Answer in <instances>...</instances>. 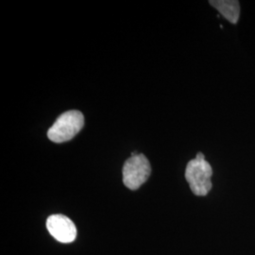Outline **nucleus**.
<instances>
[{"mask_svg": "<svg viewBox=\"0 0 255 255\" xmlns=\"http://www.w3.org/2000/svg\"><path fill=\"white\" fill-rule=\"evenodd\" d=\"M123 183L130 190H137L148 180L151 166L144 154L131 156L123 166Z\"/></svg>", "mask_w": 255, "mask_h": 255, "instance_id": "7ed1b4c3", "label": "nucleus"}, {"mask_svg": "<svg viewBox=\"0 0 255 255\" xmlns=\"http://www.w3.org/2000/svg\"><path fill=\"white\" fill-rule=\"evenodd\" d=\"M212 175V166L201 152H199L197 157L186 165L185 179L196 196H206L209 193L213 186L211 182Z\"/></svg>", "mask_w": 255, "mask_h": 255, "instance_id": "f257e3e1", "label": "nucleus"}, {"mask_svg": "<svg viewBox=\"0 0 255 255\" xmlns=\"http://www.w3.org/2000/svg\"><path fill=\"white\" fill-rule=\"evenodd\" d=\"M49 234L61 243H71L77 237V228L73 221L64 215H52L46 220Z\"/></svg>", "mask_w": 255, "mask_h": 255, "instance_id": "20e7f679", "label": "nucleus"}, {"mask_svg": "<svg viewBox=\"0 0 255 255\" xmlns=\"http://www.w3.org/2000/svg\"><path fill=\"white\" fill-rule=\"evenodd\" d=\"M84 125V117L80 111L71 110L62 114L47 131V137L54 143L72 140Z\"/></svg>", "mask_w": 255, "mask_h": 255, "instance_id": "f03ea898", "label": "nucleus"}, {"mask_svg": "<svg viewBox=\"0 0 255 255\" xmlns=\"http://www.w3.org/2000/svg\"><path fill=\"white\" fill-rule=\"evenodd\" d=\"M210 4L233 24H237L240 15V5L237 0H211Z\"/></svg>", "mask_w": 255, "mask_h": 255, "instance_id": "39448f33", "label": "nucleus"}]
</instances>
